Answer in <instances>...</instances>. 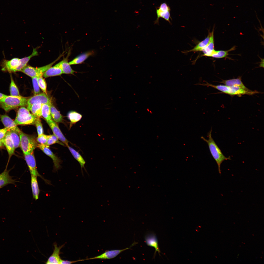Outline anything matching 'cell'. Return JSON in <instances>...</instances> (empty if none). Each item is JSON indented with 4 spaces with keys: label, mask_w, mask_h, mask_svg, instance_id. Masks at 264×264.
I'll return each mask as SVG.
<instances>
[{
    "label": "cell",
    "mask_w": 264,
    "mask_h": 264,
    "mask_svg": "<svg viewBox=\"0 0 264 264\" xmlns=\"http://www.w3.org/2000/svg\"><path fill=\"white\" fill-rule=\"evenodd\" d=\"M212 132L211 128L208 133V139L203 136L201 137V138L207 143L211 154L218 165L219 173L220 174L221 173L220 165L221 163L225 160H231V159L230 156L226 157L223 154L212 138Z\"/></svg>",
    "instance_id": "1"
},
{
    "label": "cell",
    "mask_w": 264,
    "mask_h": 264,
    "mask_svg": "<svg viewBox=\"0 0 264 264\" xmlns=\"http://www.w3.org/2000/svg\"><path fill=\"white\" fill-rule=\"evenodd\" d=\"M205 82L206 83H198L196 84L195 85L210 87L223 93L231 96L236 95L239 96L244 95H253L255 94L260 93L256 91L246 90L237 86H229L221 85H214L209 83L206 81H205Z\"/></svg>",
    "instance_id": "2"
},
{
    "label": "cell",
    "mask_w": 264,
    "mask_h": 264,
    "mask_svg": "<svg viewBox=\"0 0 264 264\" xmlns=\"http://www.w3.org/2000/svg\"><path fill=\"white\" fill-rule=\"evenodd\" d=\"M29 99L20 95L18 96L6 95L0 99V106L5 111L8 112L19 107L27 105Z\"/></svg>",
    "instance_id": "3"
},
{
    "label": "cell",
    "mask_w": 264,
    "mask_h": 264,
    "mask_svg": "<svg viewBox=\"0 0 264 264\" xmlns=\"http://www.w3.org/2000/svg\"><path fill=\"white\" fill-rule=\"evenodd\" d=\"M20 138V146L24 155L33 152L37 147L38 143L34 137L21 131L19 133Z\"/></svg>",
    "instance_id": "4"
},
{
    "label": "cell",
    "mask_w": 264,
    "mask_h": 264,
    "mask_svg": "<svg viewBox=\"0 0 264 264\" xmlns=\"http://www.w3.org/2000/svg\"><path fill=\"white\" fill-rule=\"evenodd\" d=\"M37 117L31 114L27 108L22 106L17 111L14 121L17 125L33 124Z\"/></svg>",
    "instance_id": "5"
},
{
    "label": "cell",
    "mask_w": 264,
    "mask_h": 264,
    "mask_svg": "<svg viewBox=\"0 0 264 264\" xmlns=\"http://www.w3.org/2000/svg\"><path fill=\"white\" fill-rule=\"evenodd\" d=\"M62 54L60 55L58 58L50 63L38 67H34L27 65L24 67L21 71L31 78L42 77L44 73L53 65L62 56Z\"/></svg>",
    "instance_id": "6"
},
{
    "label": "cell",
    "mask_w": 264,
    "mask_h": 264,
    "mask_svg": "<svg viewBox=\"0 0 264 264\" xmlns=\"http://www.w3.org/2000/svg\"><path fill=\"white\" fill-rule=\"evenodd\" d=\"M20 59L18 58H14L10 60L4 59L1 63L2 70L10 73L20 71Z\"/></svg>",
    "instance_id": "7"
},
{
    "label": "cell",
    "mask_w": 264,
    "mask_h": 264,
    "mask_svg": "<svg viewBox=\"0 0 264 264\" xmlns=\"http://www.w3.org/2000/svg\"><path fill=\"white\" fill-rule=\"evenodd\" d=\"M170 11V7L166 3H161L158 8L156 9L157 17L156 19L154 22V24H159V19L160 18L164 19L171 24L170 19L172 20V18L171 16Z\"/></svg>",
    "instance_id": "8"
},
{
    "label": "cell",
    "mask_w": 264,
    "mask_h": 264,
    "mask_svg": "<svg viewBox=\"0 0 264 264\" xmlns=\"http://www.w3.org/2000/svg\"><path fill=\"white\" fill-rule=\"evenodd\" d=\"M24 155L25 160L31 174L39 176L44 180L37 171L33 152Z\"/></svg>",
    "instance_id": "9"
},
{
    "label": "cell",
    "mask_w": 264,
    "mask_h": 264,
    "mask_svg": "<svg viewBox=\"0 0 264 264\" xmlns=\"http://www.w3.org/2000/svg\"><path fill=\"white\" fill-rule=\"evenodd\" d=\"M45 120L51 129L53 134L67 147L69 145V142L64 135L55 122L51 119Z\"/></svg>",
    "instance_id": "10"
},
{
    "label": "cell",
    "mask_w": 264,
    "mask_h": 264,
    "mask_svg": "<svg viewBox=\"0 0 264 264\" xmlns=\"http://www.w3.org/2000/svg\"><path fill=\"white\" fill-rule=\"evenodd\" d=\"M136 243H137L136 242H134L132 244L130 247L124 249L107 251L100 255L94 257L87 258L85 259V260L95 259H112L116 257L123 251L129 249L131 247L133 246Z\"/></svg>",
    "instance_id": "11"
},
{
    "label": "cell",
    "mask_w": 264,
    "mask_h": 264,
    "mask_svg": "<svg viewBox=\"0 0 264 264\" xmlns=\"http://www.w3.org/2000/svg\"><path fill=\"white\" fill-rule=\"evenodd\" d=\"M54 247L53 252L49 257L45 263L47 264H60L61 259L60 255L61 254L60 250L64 246L65 244L58 247L57 244L55 242L54 244Z\"/></svg>",
    "instance_id": "12"
},
{
    "label": "cell",
    "mask_w": 264,
    "mask_h": 264,
    "mask_svg": "<svg viewBox=\"0 0 264 264\" xmlns=\"http://www.w3.org/2000/svg\"><path fill=\"white\" fill-rule=\"evenodd\" d=\"M51 100L49 97L44 92L34 95L29 98L27 102V107L31 105L34 103H39L42 104L51 103Z\"/></svg>",
    "instance_id": "13"
},
{
    "label": "cell",
    "mask_w": 264,
    "mask_h": 264,
    "mask_svg": "<svg viewBox=\"0 0 264 264\" xmlns=\"http://www.w3.org/2000/svg\"><path fill=\"white\" fill-rule=\"evenodd\" d=\"M37 147L52 159L54 164L55 169L56 170H57L60 168V160L49 148V146L44 144H38Z\"/></svg>",
    "instance_id": "14"
},
{
    "label": "cell",
    "mask_w": 264,
    "mask_h": 264,
    "mask_svg": "<svg viewBox=\"0 0 264 264\" xmlns=\"http://www.w3.org/2000/svg\"><path fill=\"white\" fill-rule=\"evenodd\" d=\"M0 121L5 127L8 128L9 130L15 131L19 134L21 130L18 128L14 121L6 114H0Z\"/></svg>",
    "instance_id": "15"
},
{
    "label": "cell",
    "mask_w": 264,
    "mask_h": 264,
    "mask_svg": "<svg viewBox=\"0 0 264 264\" xmlns=\"http://www.w3.org/2000/svg\"><path fill=\"white\" fill-rule=\"evenodd\" d=\"M10 171L7 170L6 167L4 171L0 174V188L10 184L15 185L16 181L9 175Z\"/></svg>",
    "instance_id": "16"
},
{
    "label": "cell",
    "mask_w": 264,
    "mask_h": 264,
    "mask_svg": "<svg viewBox=\"0 0 264 264\" xmlns=\"http://www.w3.org/2000/svg\"><path fill=\"white\" fill-rule=\"evenodd\" d=\"M6 147L9 155V159L14 154L15 148L11 139L8 131L4 138L0 140Z\"/></svg>",
    "instance_id": "17"
},
{
    "label": "cell",
    "mask_w": 264,
    "mask_h": 264,
    "mask_svg": "<svg viewBox=\"0 0 264 264\" xmlns=\"http://www.w3.org/2000/svg\"><path fill=\"white\" fill-rule=\"evenodd\" d=\"M145 242L148 246L154 247L155 252L154 257L157 252L160 255V251L158 246V241L156 235L153 233H150L146 235L145 237Z\"/></svg>",
    "instance_id": "18"
},
{
    "label": "cell",
    "mask_w": 264,
    "mask_h": 264,
    "mask_svg": "<svg viewBox=\"0 0 264 264\" xmlns=\"http://www.w3.org/2000/svg\"><path fill=\"white\" fill-rule=\"evenodd\" d=\"M94 54V51H87L79 55L69 62L70 65L80 64L82 63L90 56Z\"/></svg>",
    "instance_id": "19"
},
{
    "label": "cell",
    "mask_w": 264,
    "mask_h": 264,
    "mask_svg": "<svg viewBox=\"0 0 264 264\" xmlns=\"http://www.w3.org/2000/svg\"><path fill=\"white\" fill-rule=\"evenodd\" d=\"M214 30L213 29L212 32L210 33L209 41L205 48L202 51L203 53V56L210 57L215 50Z\"/></svg>",
    "instance_id": "20"
},
{
    "label": "cell",
    "mask_w": 264,
    "mask_h": 264,
    "mask_svg": "<svg viewBox=\"0 0 264 264\" xmlns=\"http://www.w3.org/2000/svg\"><path fill=\"white\" fill-rule=\"evenodd\" d=\"M70 53H69L66 58L59 62L60 66L62 70L63 74L74 75L76 71L73 70L68 62V57Z\"/></svg>",
    "instance_id": "21"
},
{
    "label": "cell",
    "mask_w": 264,
    "mask_h": 264,
    "mask_svg": "<svg viewBox=\"0 0 264 264\" xmlns=\"http://www.w3.org/2000/svg\"><path fill=\"white\" fill-rule=\"evenodd\" d=\"M63 72L59 63L53 66H51L43 74V76L45 78L61 75Z\"/></svg>",
    "instance_id": "22"
},
{
    "label": "cell",
    "mask_w": 264,
    "mask_h": 264,
    "mask_svg": "<svg viewBox=\"0 0 264 264\" xmlns=\"http://www.w3.org/2000/svg\"><path fill=\"white\" fill-rule=\"evenodd\" d=\"M219 82L224 84L225 85L231 86H239L242 88L247 90H250L247 88L242 81L241 78L239 77L236 78H234L227 80H223Z\"/></svg>",
    "instance_id": "23"
},
{
    "label": "cell",
    "mask_w": 264,
    "mask_h": 264,
    "mask_svg": "<svg viewBox=\"0 0 264 264\" xmlns=\"http://www.w3.org/2000/svg\"><path fill=\"white\" fill-rule=\"evenodd\" d=\"M37 176L31 175V185L33 198L36 200L38 199L40 190L37 179Z\"/></svg>",
    "instance_id": "24"
},
{
    "label": "cell",
    "mask_w": 264,
    "mask_h": 264,
    "mask_svg": "<svg viewBox=\"0 0 264 264\" xmlns=\"http://www.w3.org/2000/svg\"><path fill=\"white\" fill-rule=\"evenodd\" d=\"M67 147L72 155L75 159L79 163L81 167V170L83 174V173L82 169L84 168L85 170L87 172L85 168V165L86 163L85 161L83 158L79 153L73 148L68 145Z\"/></svg>",
    "instance_id": "25"
},
{
    "label": "cell",
    "mask_w": 264,
    "mask_h": 264,
    "mask_svg": "<svg viewBox=\"0 0 264 264\" xmlns=\"http://www.w3.org/2000/svg\"><path fill=\"white\" fill-rule=\"evenodd\" d=\"M68 119L70 121V128L73 125L80 121L82 118V115L77 112L72 110L70 111L67 115Z\"/></svg>",
    "instance_id": "26"
},
{
    "label": "cell",
    "mask_w": 264,
    "mask_h": 264,
    "mask_svg": "<svg viewBox=\"0 0 264 264\" xmlns=\"http://www.w3.org/2000/svg\"><path fill=\"white\" fill-rule=\"evenodd\" d=\"M210 34V33L209 32L207 37L203 40L199 42L193 49L187 51L186 52L202 51L209 41Z\"/></svg>",
    "instance_id": "27"
},
{
    "label": "cell",
    "mask_w": 264,
    "mask_h": 264,
    "mask_svg": "<svg viewBox=\"0 0 264 264\" xmlns=\"http://www.w3.org/2000/svg\"><path fill=\"white\" fill-rule=\"evenodd\" d=\"M42 104L39 103H34L30 106L27 107V109L36 117H40L42 116Z\"/></svg>",
    "instance_id": "28"
},
{
    "label": "cell",
    "mask_w": 264,
    "mask_h": 264,
    "mask_svg": "<svg viewBox=\"0 0 264 264\" xmlns=\"http://www.w3.org/2000/svg\"><path fill=\"white\" fill-rule=\"evenodd\" d=\"M50 111L51 117L55 122H60L62 121L63 119L62 115L51 103L50 106Z\"/></svg>",
    "instance_id": "29"
},
{
    "label": "cell",
    "mask_w": 264,
    "mask_h": 264,
    "mask_svg": "<svg viewBox=\"0 0 264 264\" xmlns=\"http://www.w3.org/2000/svg\"><path fill=\"white\" fill-rule=\"evenodd\" d=\"M11 139L16 149L20 146V138L19 134L13 130L8 131Z\"/></svg>",
    "instance_id": "30"
},
{
    "label": "cell",
    "mask_w": 264,
    "mask_h": 264,
    "mask_svg": "<svg viewBox=\"0 0 264 264\" xmlns=\"http://www.w3.org/2000/svg\"><path fill=\"white\" fill-rule=\"evenodd\" d=\"M51 103L42 104V116L45 120L51 119L50 114V106Z\"/></svg>",
    "instance_id": "31"
},
{
    "label": "cell",
    "mask_w": 264,
    "mask_h": 264,
    "mask_svg": "<svg viewBox=\"0 0 264 264\" xmlns=\"http://www.w3.org/2000/svg\"><path fill=\"white\" fill-rule=\"evenodd\" d=\"M235 47H233L230 49L226 51L215 50L210 57L217 58L225 57L229 55V52L235 49Z\"/></svg>",
    "instance_id": "32"
},
{
    "label": "cell",
    "mask_w": 264,
    "mask_h": 264,
    "mask_svg": "<svg viewBox=\"0 0 264 264\" xmlns=\"http://www.w3.org/2000/svg\"><path fill=\"white\" fill-rule=\"evenodd\" d=\"M11 83L10 86V91L11 95L14 96H20L18 89L13 79L12 76L10 75Z\"/></svg>",
    "instance_id": "33"
},
{
    "label": "cell",
    "mask_w": 264,
    "mask_h": 264,
    "mask_svg": "<svg viewBox=\"0 0 264 264\" xmlns=\"http://www.w3.org/2000/svg\"><path fill=\"white\" fill-rule=\"evenodd\" d=\"M56 143H58L63 145H64L58 141V139L54 134L48 135V139L45 145L49 147V145Z\"/></svg>",
    "instance_id": "34"
},
{
    "label": "cell",
    "mask_w": 264,
    "mask_h": 264,
    "mask_svg": "<svg viewBox=\"0 0 264 264\" xmlns=\"http://www.w3.org/2000/svg\"><path fill=\"white\" fill-rule=\"evenodd\" d=\"M34 124L37 128L38 135L43 134L44 131L42 125L39 117H37Z\"/></svg>",
    "instance_id": "35"
},
{
    "label": "cell",
    "mask_w": 264,
    "mask_h": 264,
    "mask_svg": "<svg viewBox=\"0 0 264 264\" xmlns=\"http://www.w3.org/2000/svg\"><path fill=\"white\" fill-rule=\"evenodd\" d=\"M37 77H32V79L34 91V95L40 93V87L39 86Z\"/></svg>",
    "instance_id": "36"
},
{
    "label": "cell",
    "mask_w": 264,
    "mask_h": 264,
    "mask_svg": "<svg viewBox=\"0 0 264 264\" xmlns=\"http://www.w3.org/2000/svg\"><path fill=\"white\" fill-rule=\"evenodd\" d=\"M38 81L39 87L43 91L47 94L46 91L47 85L46 82L42 77H38Z\"/></svg>",
    "instance_id": "37"
},
{
    "label": "cell",
    "mask_w": 264,
    "mask_h": 264,
    "mask_svg": "<svg viewBox=\"0 0 264 264\" xmlns=\"http://www.w3.org/2000/svg\"><path fill=\"white\" fill-rule=\"evenodd\" d=\"M48 138V135L43 134L38 135L36 140L39 144L45 145Z\"/></svg>",
    "instance_id": "38"
},
{
    "label": "cell",
    "mask_w": 264,
    "mask_h": 264,
    "mask_svg": "<svg viewBox=\"0 0 264 264\" xmlns=\"http://www.w3.org/2000/svg\"><path fill=\"white\" fill-rule=\"evenodd\" d=\"M9 130L8 128L6 127L0 129V140L4 138L7 132Z\"/></svg>",
    "instance_id": "39"
},
{
    "label": "cell",
    "mask_w": 264,
    "mask_h": 264,
    "mask_svg": "<svg viewBox=\"0 0 264 264\" xmlns=\"http://www.w3.org/2000/svg\"><path fill=\"white\" fill-rule=\"evenodd\" d=\"M85 260V259H82L80 260H78L77 261H68L67 260H64L62 259H61L60 264H72V263H74L78 262L81 261H83Z\"/></svg>",
    "instance_id": "40"
},
{
    "label": "cell",
    "mask_w": 264,
    "mask_h": 264,
    "mask_svg": "<svg viewBox=\"0 0 264 264\" xmlns=\"http://www.w3.org/2000/svg\"><path fill=\"white\" fill-rule=\"evenodd\" d=\"M6 95L0 93V99H1L6 96Z\"/></svg>",
    "instance_id": "41"
}]
</instances>
